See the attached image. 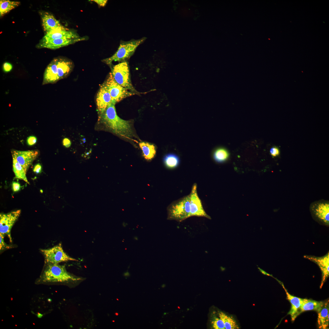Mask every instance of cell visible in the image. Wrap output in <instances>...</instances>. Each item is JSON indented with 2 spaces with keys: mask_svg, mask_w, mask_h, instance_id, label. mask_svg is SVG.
<instances>
[{
  "mask_svg": "<svg viewBox=\"0 0 329 329\" xmlns=\"http://www.w3.org/2000/svg\"><path fill=\"white\" fill-rule=\"evenodd\" d=\"M211 324L213 327L215 329H225V327L223 321L219 317L215 316L214 317Z\"/></svg>",
  "mask_w": 329,
  "mask_h": 329,
  "instance_id": "4316f807",
  "label": "cell"
},
{
  "mask_svg": "<svg viewBox=\"0 0 329 329\" xmlns=\"http://www.w3.org/2000/svg\"><path fill=\"white\" fill-rule=\"evenodd\" d=\"M324 304L323 302L321 301L302 299L299 314L303 312L308 310H315L318 312Z\"/></svg>",
  "mask_w": 329,
  "mask_h": 329,
  "instance_id": "d6986e66",
  "label": "cell"
},
{
  "mask_svg": "<svg viewBox=\"0 0 329 329\" xmlns=\"http://www.w3.org/2000/svg\"><path fill=\"white\" fill-rule=\"evenodd\" d=\"M91 1H94L99 5L101 6H104L107 2V0H94Z\"/></svg>",
  "mask_w": 329,
  "mask_h": 329,
  "instance_id": "e575fe53",
  "label": "cell"
},
{
  "mask_svg": "<svg viewBox=\"0 0 329 329\" xmlns=\"http://www.w3.org/2000/svg\"><path fill=\"white\" fill-rule=\"evenodd\" d=\"M11 153L12 157L20 164L26 172L38 154V151L36 150H13Z\"/></svg>",
  "mask_w": 329,
  "mask_h": 329,
  "instance_id": "7c38bea8",
  "label": "cell"
},
{
  "mask_svg": "<svg viewBox=\"0 0 329 329\" xmlns=\"http://www.w3.org/2000/svg\"><path fill=\"white\" fill-rule=\"evenodd\" d=\"M115 103H111L103 113L99 115L98 122L117 135L130 138L133 133L131 124L129 121L124 120L117 115Z\"/></svg>",
  "mask_w": 329,
  "mask_h": 329,
  "instance_id": "6da1fadb",
  "label": "cell"
},
{
  "mask_svg": "<svg viewBox=\"0 0 329 329\" xmlns=\"http://www.w3.org/2000/svg\"><path fill=\"white\" fill-rule=\"evenodd\" d=\"M142 150L143 156L147 161L151 160L155 156L156 150L154 146L152 144L145 142H141L139 143Z\"/></svg>",
  "mask_w": 329,
  "mask_h": 329,
  "instance_id": "ffe728a7",
  "label": "cell"
},
{
  "mask_svg": "<svg viewBox=\"0 0 329 329\" xmlns=\"http://www.w3.org/2000/svg\"><path fill=\"white\" fill-rule=\"evenodd\" d=\"M282 285L286 292L287 299L291 305V310L288 314L290 315L292 320L293 321L299 314L302 299L291 295L287 292L283 284Z\"/></svg>",
  "mask_w": 329,
  "mask_h": 329,
  "instance_id": "e0dca14e",
  "label": "cell"
},
{
  "mask_svg": "<svg viewBox=\"0 0 329 329\" xmlns=\"http://www.w3.org/2000/svg\"><path fill=\"white\" fill-rule=\"evenodd\" d=\"M270 153L272 156L275 157L279 154L280 151L278 148L276 147H273L271 149Z\"/></svg>",
  "mask_w": 329,
  "mask_h": 329,
  "instance_id": "4dcf8cb0",
  "label": "cell"
},
{
  "mask_svg": "<svg viewBox=\"0 0 329 329\" xmlns=\"http://www.w3.org/2000/svg\"><path fill=\"white\" fill-rule=\"evenodd\" d=\"M42 26L46 33L53 30L62 25L51 14L45 12L41 16Z\"/></svg>",
  "mask_w": 329,
  "mask_h": 329,
  "instance_id": "ac0fdd59",
  "label": "cell"
},
{
  "mask_svg": "<svg viewBox=\"0 0 329 329\" xmlns=\"http://www.w3.org/2000/svg\"><path fill=\"white\" fill-rule=\"evenodd\" d=\"M197 186L195 183L193 186L191 191L189 195L190 203V217L195 216L202 217L211 219L210 217L205 212L203 208L202 202L197 192Z\"/></svg>",
  "mask_w": 329,
  "mask_h": 329,
  "instance_id": "30bf717a",
  "label": "cell"
},
{
  "mask_svg": "<svg viewBox=\"0 0 329 329\" xmlns=\"http://www.w3.org/2000/svg\"><path fill=\"white\" fill-rule=\"evenodd\" d=\"M303 257L315 262L319 266L322 272L323 284L329 275V252L322 256L317 257L314 256L305 255Z\"/></svg>",
  "mask_w": 329,
  "mask_h": 329,
  "instance_id": "2e32d148",
  "label": "cell"
},
{
  "mask_svg": "<svg viewBox=\"0 0 329 329\" xmlns=\"http://www.w3.org/2000/svg\"><path fill=\"white\" fill-rule=\"evenodd\" d=\"M12 64L8 62H5L2 65L3 70L5 73L10 72L12 70Z\"/></svg>",
  "mask_w": 329,
  "mask_h": 329,
  "instance_id": "f1b7e54d",
  "label": "cell"
},
{
  "mask_svg": "<svg viewBox=\"0 0 329 329\" xmlns=\"http://www.w3.org/2000/svg\"><path fill=\"white\" fill-rule=\"evenodd\" d=\"M41 250L44 256L46 264H58L69 261H78L76 259L70 257L64 252L61 243L50 249H42Z\"/></svg>",
  "mask_w": 329,
  "mask_h": 329,
  "instance_id": "ba28073f",
  "label": "cell"
},
{
  "mask_svg": "<svg viewBox=\"0 0 329 329\" xmlns=\"http://www.w3.org/2000/svg\"><path fill=\"white\" fill-rule=\"evenodd\" d=\"M229 157V154L225 149L222 148L216 149L213 154L214 158L216 162L221 163L226 161Z\"/></svg>",
  "mask_w": 329,
  "mask_h": 329,
  "instance_id": "484cf974",
  "label": "cell"
},
{
  "mask_svg": "<svg viewBox=\"0 0 329 329\" xmlns=\"http://www.w3.org/2000/svg\"><path fill=\"white\" fill-rule=\"evenodd\" d=\"M103 84L111 95L112 102L115 104L135 94L118 84L114 79L111 73Z\"/></svg>",
  "mask_w": 329,
  "mask_h": 329,
  "instance_id": "52a82bcc",
  "label": "cell"
},
{
  "mask_svg": "<svg viewBox=\"0 0 329 329\" xmlns=\"http://www.w3.org/2000/svg\"><path fill=\"white\" fill-rule=\"evenodd\" d=\"M167 219L181 222L190 217L189 195L172 203L167 208Z\"/></svg>",
  "mask_w": 329,
  "mask_h": 329,
  "instance_id": "277c9868",
  "label": "cell"
},
{
  "mask_svg": "<svg viewBox=\"0 0 329 329\" xmlns=\"http://www.w3.org/2000/svg\"><path fill=\"white\" fill-rule=\"evenodd\" d=\"M111 73L118 84L132 92H136L131 82L129 67L126 62H122L114 65Z\"/></svg>",
  "mask_w": 329,
  "mask_h": 329,
  "instance_id": "8992f818",
  "label": "cell"
},
{
  "mask_svg": "<svg viewBox=\"0 0 329 329\" xmlns=\"http://www.w3.org/2000/svg\"><path fill=\"white\" fill-rule=\"evenodd\" d=\"M73 63L64 58H54L45 69L42 85L54 83L67 77L72 71Z\"/></svg>",
  "mask_w": 329,
  "mask_h": 329,
  "instance_id": "7a4b0ae2",
  "label": "cell"
},
{
  "mask_svg": "<svg viewBox=\"0 0 329 329\" xmlns=\"http://www.w3.org/2000/svg\"><path fill=\"white\" fill-rule=\"evenodd\" d=\"M179 157L172 154L166 155L164 158V162L165 166L170 168L176 167L179 164Z\"/></svg>",
  "mask_w": 329,
  "mask_h": 329,
  "instance_id": "d4e9b609",
  "label": "cell"
},
{
  "mask_svg": "<svg viewBox=\"0 0 329 329\" xmlns=\"http://www.w3.org/2000/svg\"><path fill=\"white\" fill-rule=\"evenodd\" d=\"M83 37L77 38L57 39L46 41H41L40 45L42 48L55 49L84 40Z\"/></svg>",
  "mask_w": 329,
  "mask_h": 329,
  "instance_id": "9a60e30c",
  "label": "cell"
},
{
  "mask_svg": "<svg viewBox=\"0 0 329 329\" xmlns=\"http://www.w3.org/2000/svg\"><path fill=\"white\" fill-rule=\"evenodd\" d=\"M37 141V138L34 136H30L28 137L27 140V144L30 146H32L35 144Z\"/></svg>",
  "mask_w": 329,
  "mask_h": 329,
  "instance_id": "f546056e",
  "label": "cell"
},
{
  "mask_svg": "<svg viewBox=\"0 0 329 329\" xmlns=\"http://www.w3.org/2000/svg\"><path fill=\"white\" fill-rule=\"evenodd\" d=\"M40 278L43 282H63L81 280L68 272L64 265L47 263Z\"/></svg>",
  "mask_w": 329,
  "mask_h": 329,
  "instance_id": "3957f363",
  "label": "cell"
},
{
  "mask_svg": "<svg viewBox=\"0 0 329 329\" xmlns=\"http://www.w3.org/2000/svg\"><path fill=\"white\" fill-rule=\"evenodd\" d=\"M80 37H81L74 32L68 30L61 25L46 33L41 41H46L60 38L72 39Z\"/></svg>",
  "mask_w": 329,
  "mask_h": 329,
  "instance_id": "4fadbf2b",
  "label": "cell"
},
{
  "mask_svg": "<svg viewBox=\"0 0 329 329\" xmlns=\"http://www.w3.org/2000/svg\"><path fill=\"white\" fill-rule=\"evenodd\" d=\"M19 1L9 0L0 1V16H2L11 10L17 7L20 4Z\"/></svg>",
  "mask_w": 329,
  "mask_h": 329,
  "instance_id": "603a6c76",
  "label": "cell"
},
{
  "mask_svg": "<svg viewBox=\"0 0 329 329\" xmlns=\"http://www.w3.org/2000/svg\"><path fill=\"white\" fill-rule=\"evenodd\" d=\"M324 304L321 309L318 312V322L320 327L325 328L329 324V306L328 304Z\"/></svg>",
  "mask_w": 329,
  "mask_h": 329,
  "instance_id": "44dd1931",
  "label": "cell"
},
{
  "mask_svg": "<svg viewBox=\"0 0 329 329\" xmlns=\"http://www.w3.org/2000/svg\"><path fill=\"white\" fill-rule=\"evenodd\" d=\"M96 101L99 115L104 113L108 106L112 102L111 95L103 83L97 94Z\"/></svg>",
  "mask_w": 329,
  "mask_h": 329,
  "instance_id": "5bb4252c",
  "label": "cell"
},
{
  "mask_svg": "<svg viewBox=\"0 0 329 329\" xmlns=\"http://www.w3.org/2000/svg\"><path fill=\"white\" fill-rule=\"evenodd\" d=\"M42 169V167L41 165L39 163H38L34 166L33 171L36 174H38L41 172Z\"/></svg>",
  "mask_w": 329,
  "mask_h": 329,
  "instance_id": "d6a6232c",
  "label": "cell"
},
{
  "mask_svg": "<svg viewBox=\"0 0 329 329\" xmlns=\"http://www.w3.org/2000/svg\"><path fill=\"white\" fill-rule=\"evenodd\" d=\"M4 235L0 233V250L2 251L6 249H10L12 247L11 246L5 243L4 240Z\"/></svg>",
  "mask_w": 329,
  "mask_h": 329,
  "instance_id": "83f0119b",
  "label": "cell"
},
{
  "mask_svg": "<svg viewBox=\"0 0 329 329\" xmlns=\"http://www.w3.org/2000/svg\"><path fill=\"white\" fill-rule=\"evenodd\" d=\"M258 268L259 270L260 271L262 274H264V275H268V276H271L272 277H273V276L272 275L270 274L267 273L265 271H264L262 269H261L260 267H258Z\"/></svg>",
  "mask_w": 329,
  "mask_h": 329,
  "instance_id": "d590c367",
  "label": "cell"
},
{
  "mask_svg": "<svg viewBox=\"0 0 329 329\" xmlns=\"http://www.w3.org/2000/svg\"><path fill=\"white\" fill-rule=\"evenodd\" d=\"M12 166L13 171L16 178L24 180L29 184L26 175V172L22 166L15 159L12 157Z\"/></svg>",
  "mask_w": 329,
  "mask_h": 329,
  "instance_id": "cb8c5ba5",
  "label": "cell"
},
{
  "mask_svg": "<svg viewBox=\"0 0 329 329\" xmlns=\"http://www.w3.org/2000/svg\"><path fill=\"white\" fill-rule=\"evenodd\" d=\"M219 317L223 321L226 329H238L239 328L237 323L232 317L221 311L218 313Z\"/></svg>",
  "mask_w": 329,
  "mask_h": 329,
  "instance_id": "7402d4cb",
  "label": "cell"
},
{
  "mask_svg": "<svg viewBox=\"0 0 329 329\" xmlns=\"http://www.w3.org/2000/svg\"><path fill=\"white\" fill-rule=\"evenodd\" d=\"M21 212V210H18L0 214V233L4 235H7L10 242H12L11 229L19 217Z\"/></svg>",
  "mask_w": 329,
  "mask_h": 329,
  "instance_id": "9c48e42d",
  "label": "cell"
},
{
  "mask_svg": "<svg viewBox=\"0 0 329 329\" xmlns=\"http://www.w3.org/2000/svg\"><path fill=\"white\" fill-rule=\"evenodd\" d=\"M21 186L20 184L16 182L13 181L12 183V188L14 192L18 191L20 190Z\"/></svg>",
  "mask_w": 329,
  "mask_h": 329,
  "instance_id": "1f68e13d",
  "label": "cell"
},
{
  "mask_svg": "<svg viewBox=\"0 0 329 329\" xmlns=\"http://www.w3.org/2000/svg\"><path fill=\"white\" fill-rule=\"evenodd\" d=\"M145 39L143 38L121 43L117 51L113 55L103 59L102 61L109 65H111L113 61H125L133 54L138 46Z\"/></svg>",
  "mask_w": 329,
  "mask_h": 329,
  "instance_id": "5b68a950",
  "label": "cell"
},
{
  "mask_svg": "<svg viewBox=\"0 0 329 329\" xmlns=\"http://www.w3.org/2000/svg\"><path fill=\"white\" fill-rule=\"evenodd\" d=\"M310 210L313 217L320 223L327 226L329 225V204L328 202H320L313 204Z\"/></svg>",
  "mask_w": 329,
  "mask_h": 329,
  "instance_id": "8fae6325",
  "label": "cell"
},
{
  "mask_svg": "<svg viewBox=\"0 0 329 329\" xmlns=\"http://www.w3.org/2000/svg\"><path fill=\"white\" fill-rule=\"evenodd\" d=\"M63 145L66 148H68L70 147L71 145L70 140L68 138H64L62 141Z\"/></svg>",
  "mask_w": 329,
  "mask_h": 329,
  "instance_id": "836d02e7",
  "label": "cell"
}]
</instances>
